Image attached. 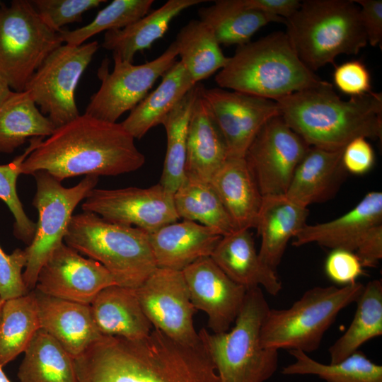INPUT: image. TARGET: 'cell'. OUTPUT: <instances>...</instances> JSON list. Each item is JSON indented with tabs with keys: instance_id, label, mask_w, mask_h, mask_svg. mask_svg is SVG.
I'll return each mask as SVG.
<instances>
[{
	"instance_id": "1",
	"label": "cell",
	"mask_w": 382,
	"mask_h": 382,
	"mask_svg": "<svg viewBox=\"0 0 382 382\" xmlns=\"http://www.w3.org/2000/svg\"><path fill=\"white\" fill-rule=\"evenodd\" d=\"M74 364L78 382H219L201 342L180 344L154 328L138 340L103 335Z\"/></svg>"
},
{
	"instance_id": "2",
	"label": "cell",
	"mask_w": 382,
	"mask_h": 382,
	"mask_svg": "<svg viewBox=\"0 0 382 382\" xmlns=\"http://www.w3.org/2000/svg\"><path fill=\"white\" fill-rule=\"evenodd\" d=\"M145 156L121 123L83 114L42 139L21 166V173L45 171L62 182L79 175H118L139 169Z\"/></svg>"
},
{
	"instance_id": "3",
	"label": "cell",
	"mask_w": 382,
	"mask_h": 382,
	"mask_svg": "<svg viewBox=\"0 0 382 382\" xmlns=\"http://www.w3.org/2000/svg\"><path fill=\"white\" fill-rule=\"evenodd\" d=\"M276 102L279 115L310 146L337 151L357 137L381 139V93L345 100L324 81Z\"/></svg>"
},
{
	"instance_id": "4",
	"label": "cell",
	"mask_w": 382,
	"mask_h": 382,
	"mask_svg": "<svg viewBox=\"0 0 382 382\" xmlns=\"http://www.w3.org/2000/svg\"><path fill=\"white\" fill-rule=\"evenodd\" d=\"M215 81L221 88L277 101L324 81L300 60L285 33L274 32L238 46Z\"/></svg>"
},
{
	"instance_id": "5",
	"label": "cell",
	"mask_w": 382,
	"mask_h": 382,
	"mask_svg": "<svg viewBox=\"0 0 382 382\" xmlns=\"http://www.w3.org/2000/svg\"><path fill=\"white\" fill-rule=\"evenodd\" d=\"M284 24L293 49L313 72L335 64L340 54H357L368 44L354 0L301 1Z\"/></svg>"
},
{
	"instance_id": "6",
	"label": "cell",
	"mask_w": 382,
	"mask_h": 382,
	"mask_svg": "<svg viewBox=\"0 0 382 382\" xmlns=\"http://www.w3.org/2000/svg\"><path fill=\"white\" fill-rule=\"evenodd\" d=\"M270 309L260 287L247 289L240 312L228 331L198 332L200 342L215 368L219 382H265L277 371L278 351L260 342V330Z\"/></svg>"
},
{
	"instance_id": "7",
	"label": "cell",
	"mask_w": 382,
	"mask_h": 382,
	"mask_svg": "<svg viewBox=\"0 0 382 382\" xmlns=\"http://www.w3.org/2000/svg\"><path fill=\"white\" fill-rule=\"evenodd\" d=\"M64 241L100 262L119 286L137 289L157 268L149 233L108 221L92 212L73 215Z\"/></svg>"
},
{
	"instance_id": "8",
	"label": "cell",
	"mask_w": 382,
	"mask_h": 382,
	"mask_svg": "<svg viewBox=\"0 0 382 382\" xmlns=\"http://www.w3.org/2000/svg\"><path fill=\"white\" fill-rule=\"evenodd\" d=\"M364 286L357 282L341 287L315 286L288 308H270L261 326L262 346L306 354L317 350L339 313L356 302Z\"/></svg>"
},
{
	"instance_id": "9",
	"label": "cell",
	"mask_w": 382,
	"mask_h": 382,
	"mask_svg": "<svg viewBox=\"0 0 382 382\" xmlns=\"http://www.w3.org/2000/svg\"><path fill=\"white\" fill-rule=\"evenodd\" d=\"M63 42L41 19L30 1L0 7V78L15 92L25 86Z\"/></svg>"
},
{
	"instance_id": "10",
	"label": "cell",
	"mask_w": 382,
	"mask_h": 382,
	"mask_svg": "<svg viewBox=\"0 0 382 382\" xmlns=\"http://www.w3.org/2000/svg\"><path fill=\"white\" fill-rule=\"evenodd\" d=\"M33 175L36 182L33 205L38 212V221L33 239L24 249L27 263L23 273L24 283L30 291L35 289L42 266L63 243L74 210L98 181V176L87 175L75 186L64 187L60 181L45 171L36 172Z\"/></svg>"
},
{
	"instance_id": "11",
	"label": "cell",
	"mask_w": 382,
	"mask_h": 382,
	"mask_svg": "<svg viewBox=\"0 0 382 382\" xmlns=\"http://www.w3.org/2000/svg\"><path fill=\"white\" fill-rule=\"evenodd\" d=\"M99 47L97 41L74 46L62 45L42 62L25 86L40 112L55 129L80 115L75 91Z\"/></svg>"
},
{
	"instance_id": "12",
	"label": "cell",
	"mask_w": 382,
	"mask_h": 382,
	"mask_svg": "<svg viewBox=\"0 0 382 382\" xmlns=\"http://www.w3.org/2000/svg\"><path fill=\"white\" fill-rule=\"evenodd\" d=\"M114 68L108 72V64L98 70L101 85L91 98L85 114L101 120L116 122L125 112L132 110L149 93L150 89L177 61L173 41L158 57L142 64H133L113 55Z\"/></svg>"
},
{
	"instance_id": "13",
	"label": "cell",
	"mask_w": 382,
	"mask_h": 382,
	"mask_svg": "<svg viewBox=\"0 0 382 382\" xmlns=\"http://www.w3.org/2000/svg\"><path fill=\"white\" fill-rule=\"evenodd\" d=\"M309 147L280 115L263 125L244 156L262 197L286 194Z\"/></svg>"
},
{
	"instance_id": "14",
	"label": "cell",
	"mask_w": 382,
	"mask_h": 382,
	"mask_svg": "<svg viewBox=\"0 0 382 382\" xmlns=\"http://www.w3.org/2000/svg\"><path fill=\"white\" fill-rule=\"evenodd\" d=\"M141 307L154 329L189 346L200 344L194 307L182 271L157 267L137 289Z\"/></svg>"
},
{
	"instance_id": "15",
	"label": "cell",
	"mask_w": 382,
	"mask_h": 382,
	"mask_svg": "<svg viewBox=\"0 0 382 382\" xmlns=\"http://www.w3.org/2000/svg\"><path fill=\"white\" fill-rule=\"evenodd\" d=\"M81 208L108 221L134 226L148 233L180 219L173 195L159 183L148 188H93L84 199Z\"/></svg>"
},
{
	"instance_id": "16",
	"label": "cell",
	"mask_w": 382,
	"mask_h": 382,
	"mask_svg": "<svg viewBox=\"0 0 382 382\" xmlns=\"http://www.w3.org/2000/svg\"><path fill=\"white\" fill-rule=\"evenodd\" d=\"M228 157L244 158L252 141L270 118L279 115L276 101L221 88H202Z\"/></svg>"
},
{
	"instance_id": "17",
	"label": "cell",
	"mask_w": 382,
	"mask_h": 382,
	"mask_svg": "<svg viewBox=\"0 0 382 382\" xmlns=\"http://www.w3.org/2000/svg\"><path fill=\"white\" fill-rule=\"evenodd\" d=\"M117 284L100 262L62 243L40 268L35 289L47 296L91 304L103 289Z\"/></svg>"
},
{
	"instance_id": "18",
	"label": "cell",
	"mask_w": 382,
	"mask_h": 382,
	"mask_svg": "<svg viewBox=\"0 0 382 382\" xmlns=\"http://www.w3.org/2000/svg\"><path fill=\"white\" fill-rule=\"evenodd\" d=\"M182 272L194 307L207 314L212 332L228 331L240 312L247 289L230 279L210 257L196 260Z\"/></svg>"
},
{
	"instance_id": "19",
	"label": "cell",
	"mask_w": 382,
	"mask_h": 382,
	"mask_svg": "<svg viewBox=\"0 0 382 382\" xmlns=\"http://www.w3.org/2000/svg\"><path fill=\"white\" fill-rule=\"evenodd\" d=\"M382 224V192L372 191L350 211L332 221L306 226L294 238L299 247L315 243L335 249L356 252L368 231Z\"/></svg>"
},
{
	"instance_id": "20",
	"label": "cell",
	"mask_w": 382,
	"mask_h": 382,
	"mask_svg": "<svg viewBox=\"0 0 382 382\" xmlns=\"http://www.w3.org/2000/svg\"><path fill=\"white\" fill-rule=\"evenodd\" d=\"M36 294L40 327L74 359L103 335L94 321L90 304Z\"/></svg>"
},
{
	"instance_id": "21",
	"label": "cell",
	"mask_w": 382,
	"mask_h": 382,
	"mask_svg": "<svg viewBox=\"0 0 382 382\" xmlns=\"http://www.w3.org/2000/svg\"><path fill=\"white\" fill-rule=\"evenodd\" d=\"M210 257L230 279L246 289L264 288L269 294L277 296L282 289L277 272L261 261L248 229L235 230L222 236Z\"/></svg>"
},
{
	"instance_id": "22",
	"label": "cell",
	"mask_w": 382,
	"mask_h": 382,
	"mask_svg": "<svg viewBox=\"0 0 382 382\" xmlns=\"http://www.w3.org/2000/svg\"><path fill=\"white\" fill-rule=\"evenodd\" d=\"M200 83L187 130L185 175L210 183L228 158L225 140L202 95Z\"/></svg>"
},
{
	"instance_id": "23",
	"label": "cell",
	"mask_w": 382,
	"mask_h": 382,
	"mask_svg": "<svg viewBox=\"0 0 382 382\" xmlns=\"http://www.w3.org/2000/svg\"><path fill=\"white\" fill-rule=\"evenodd\" d=\"M221 237L205 226L184 219L149 233L157 267L178 271L210 257Z\"/></svg>"
},
{
	"instance_id": "24",
	"label": "cell",
	"mask_w": 382,
	"mask_h": 382,
	"mask_svg": "<svg viewBox=\"0 0 382 382\" xmlns=\"http://www.w3.org/2000/svg\"><path fill=\"white\" fill-rule=\"evenodd\" d=\"M343 149L310 146L297 166L285 195L305 207L331 199L347 172L342 162Z\"/></svg>"
},
{
	"instance_id": "25",
	"label": "cell",
	"mask_w": 382,
	"mask_h": 382,
	"mask_svg": "<svg viewBox=\"0 0 382 382\" xmlns=\"http://www.w3.org/2000/svg\"><path fill=\"white\" fill-rule=\"evenodd\" d=\"M309 211L285 195L262 197L256 228L261 261L277 272L289 240L306 226Z\"/></svg>"
},
{
	"instance_id": "26",
	"label": "cell",
	"mask_w": 382,
	"mask_h": 382,
	"mask_svg": "<svg viewBox=\"0 0 382 382\" xmlns=\"http://www.w3.org/2000/svg\"><path fill=\"white\" fill-rule=\"evenodd\" d=\"M90 305L96 326L104 336L138 340L146 337L154 329L134 289L109 286L101 290Z\"/></svg>"
},
{
	"instance_id": "27",
	"label": "cell",
	"mask_w": 382,
	"mask_h": 382,
	"mask_svg": "<svg viewBox=\"0 0 382 382\" xmlns=\"http://www.w3.org/2000/svg\"><path fill=\"white\" fill-rule=\"evenodd\" d=\"M210 183L236 230L256 228L262 196L244 158L228 157Z\"/></svg>"
},
{
	"instance_id": "28",
	"label": "cell",
	"mask_w": 382,
	"mask_h": 382,
	"mask_svg": "<svg viewBox=\"0 0 382 382\" xmlns=\"http://www.w3.org/2000/svg\"><path fill=\"white\" fill-rule=\"evenodd\" d=\"M204 0H168L163 5L119 30L106 31L102 46L121 59L133 63L137 52L149 50L163 37L171 21L184 10Z\"/></svg>"
},
{
	"instance_id": "29",
	"label": "cell",
	"mask_w": 382,
	"mask_h": 382,
	"mask_svg": "<svg viewBox=\"0 0 382 382\" xmlns=\"http://www.w3.org/2000/svg\"><path fill=\"white\" fill-rule=\"evenodd\" d=\"M180 61L162 76L157 88L131 111L121 125L134 138L141 139L164 118L196 85Z\"/></svg>"
},
{
	"instance_id": "30",
	"label": "cell",
	"mask_w": 382,
	"mask_h": 382,
	"mask_svg": "<svg viewBox=\"0 0 382 382\" xmlns=\"http://www.w3.org/2000/svg\"><path fill=\"white\" fill-rule=\"evenodd\" d=\"M199 20L206 24L219 45L241 46L270 23H283L282 18L246 6L243 0H217L199 8Z\"/></svg>"
},
{
	"instance_id": "31",
	"label": "cell",
	"mask_w": 382,
	"mask_h": 382,
	"mask_svg": "<svg viewBox=\"0 0 382 382\" xmlns=\"http://www.w3.org/2000/svg\"><path fill=\"white\" fill-rule=\"evenodd\" d=\"M54 129L26 91H13L0 106V154L13 153L27 139L49 137Z\"/></svg>"
},
{
	"instance_id": "32",
	"label": "cell",
	"mask_w": 382,
	"mask_h": 382,
	"mask_svg": "<svg viewBox=\"0 0 382 382\" xmlns=\"http://www.w3.org/2000/svg\"><path fill=\"white\" fill-rule=\"evenodd\" d=\"M24 353L17 374L20 382H78L74 358L43 329Z\"/></svg>"
},
{
	"instance_id": "33",
	"label": "cell",
	"mask_w": 382,
	"mask_h": 382,
	"mask_svg": "<svg viewBox=\"0 0 382 382\" xmlns=\"http://www.w3.org/2000/svg\"><path fill=\"white\" fill-rule=\"evenodd\" d=\"M180 219L199 223L224 236L236 230L231 219L212 185L186 175L173 194Z\"/></svg>"
},
{
	"instance_id": "34",
	"label": "cell",
	"mask_w": 382,
	"mask_h": 382,
	"mask_svg": "<svg viewBox=\"0 0 382 382\" xmlns=\"http://www.w3.org/2000/svg\"><path fill=\"white\" fill-rule=\"evenodd\" d=\"M354 318L345 331L328 349L330 363L339 362L369 340L382 335V282H369L356 301Z\"/></svg>"
},
{
	"instance_id": "35",
	"label": "cell",
	"mask_w": 382,
	"mask_h": 382,
	"mask_svg": "<svg viewBox=\"0 0 382 382\" xmlns=\"http://www.w3.org/2000/svg\"><path fill=\"white\" fill-rule=\"evenodd\" d=\"M180 62L195 83H200L226 64L214 34L199 19H192L178 33L175 40Z\"/></svg>"
},
{
	"instance_id": "36",
	"label": "cell",
	"mask_w": 382,
	"mask_h": 382,
	"mask_svg": "<svg viewBox=\"0 0 382 382\" xmlns=\"http://www.w3.org/2000/svg\"><path fill=\"white\" fill-rule=\"evenodd\" d=\"M40 328L34 289L5 301L0 317V366L24 352Z\"/></svg>"
},
{
	"instance_id": "37",
	"label": "cell",
	"mask_w": 382,
	"mask_h": 382,
	"mask_svg": "<svg viewBox=\"0 0 382 382\" xmlns=\"http://www.w3.org/2000/svg\"><path fill=\"white\" fill-rule=\"evenodd\" d=\"M200 83L183 97L161 123L166 133V151L158 183L173 195L185 176L188 125Z\"/></svg>"
},
{
	"instance_id": "38",
	"label": "cell",
	"mask_w": 382,
	"mask_h": 382,
	"mask_svg": "<svg viewBox=\"0 0 382 382\" xmlns=\"http://www.w3.org/2000/svg\"><path fill=\"white\" fill-rule=\"evenodd\" d=\"M289 353L295 361L282 368L283 375H313L325 382H382V366L359 350L339 362L328 364L299 350Z\"/></svg>"
},
{
	"instance_id": "39",
	"label": "cell",
	"mask_w": 382,
	"mask_h": 382,
	"mask_svg": "<svg viewBox=\"0 0 382 382\" xmlns=\"http://www.w3.org/2000/svg\"><path fill=\"white\" fill-rule=\"evenodd\" d=\"M153 0H114L100 10L88 24L74 30H60L58 33L63 42L78 46L91 37L112 30H119L146 15Z\"/></svg>"
},
{
	"instance_id": "40",
	"label": "cell",
	"mask_w": 382,
	"mask_h": 382,
	"mask_svg": "<svg viewBox=\"0 0 382 382\" xmlns=\"http://www.w3.org/2000/svg\"><path fill=\"white\" fill-rule=\"evenodd\" d=\"M43 139H30L29 146L22 154L9 163L0 165V199L6 204L13 216L14 236L28 245L35 236L36 224L28 218L23 208L16 192V181L21 174V164Z\"/></svg>"
},
{
	"instance_id": "41",
	"label": "cell",
	"mask_w": 382,
	"mask_h": 382,
	"mask_svg": "<svg viewBox=\"0 0 382 382\" xmlns=\"http://www.w3.org/2000/svg\"><path fill=\"white\" fill-rule=\"evenodd\" d=\"M42 21L59 33L68 23L81 22L86 11L98 7L105 0H33L30 1Z\"/></svg>"
},
{
	"instance_id": "42",
	"label": "cell",
	"mask_w": 382,
	"mask_h": 382,
	"mask_svg": "<svg viewBox=\"0 0 382 382\" xmlns=\"http://www.w3.org/2000/svg\"><path fill=\"white\" fill-rule=\"evenodd\" d=\"M27 263L25 250L16 248L6 254L0 246V297L7 301L30 292L23 278L22 270Z\"/></svg>"
},
{
	"instance_id": "43",
	"label": "cell",
	"mask_w": 382,
	"mask_h": 382,
	"mask_svg": "<svg viewBox=\"0 0 382 382\" xmlns=\"http://www.w3.org/2000/svg\"><path fill=\"white\" fill-rule=\"evenodd\" d=\"M333 82L340 91L350 97L372 91L370 73L365 64L359 60L346 62L335 66Z\"/></svg>"
},
{
	"instance_id": "44",
	"label": "cell",
	"mask_w": 382,
	"mask_h": 382,
	"mask_svg": "<svg viewBox=\"0 0 382 382\" xmlns=\"http://www.w3.org/2000/svg\"><path fill=\"white\" fill-rule=\"evenodd\" d=\"M363 267L355 253L344 249L332 250L325 263L327 276L342 286L357 282L364 274Z\"/></svg>"
},
{
	"instance_id": "45",
	"label": "cell",
	"mask_w": 382,
	"mask_h": 382,
	"mask_svg": "<svg viewBox=\"0 0 382 382\" xmlns=\"http://www.w3.org/2000/svg\"><path fill=\"white\" fill-rule=\"evenodd\" d=\"M375 154L364 137H357L343 149L342 162L345 170L355 175L367 173L374 166Z\"/></svg>"
},
{
	"instance_id": "46",
	"label": "cell",
	"mask_w": 382,
	"mask_h": 382,
	"mask_svg": "<svg viewBox=\"0 0 382 382\" xmlns=\"http://www.w3.org/2000/svg\"><path fill=\"white\" fill-rule=\"evenodd\" d=\"M359 7V16L367 42L372 47L382 42V1L354 0Z\"/></svg>"
},
{
	"instance_id": "47",
	"label": "cell",
	"mask_w": 382,
	"mask_h": 382,
	"mask_svg": "<svg viewBox=\"0 0 382 382\" xmlns=\"http://www.w3.org/2000/svg\"><path fill=\"white\" fill-rule=\"evenodd\" d=\"M363 267H376L382 258V224L372 227L355 252Z\"/></svg>"
},
{
	"instance_id": "48",
	"label": "cell",
	"mask_w": 382,
	"mask_h": 382,
	"mask_svg": "<svg viewBox=\"0 0 382 382\" xmlns=\"http://www.w3.org/2000/svg\"><path fill=\"white\" fill-rule=\"evenodd\" d=\"M243 4L253 9L278 16L285 21L299 8V0H243Z\"/></svg>"
},
{
	"instance_id": "49",
	"label": "cell",
	"mask_w": 382,
	"mask_h": 382,
	"mask_svg": "<svg viewBox=\"0 0 382 382\" xmlns=\"http://www.w3.org/2000/svg\"><path fill=\"white\" fill-rule=\"evenodd\" d=\"M13 91L6 82L0 78V106L4 103Z\"/></svg>"
},
{
	"instance_id": "50",
	"label": "cell",
	"mask_w": 382,
	"mask_h": 382,
	"mask_svg": "<svg viewBox=\"0 0 382 382\" xmlns=\"http://www.w3.org/2000/svg\"><path fill=\"white\" fill-rule=\"evenodd\" d=\"M0 382H11L2 370L1 366H0Z\"/></svg>"
},
{
	"instance_id": "51",
	"label": "cell",
	"mask_w": 382,
	"mask_h": 382,
	"mask_svg": "<svg viewBox=\"0 0 382 382\" xmlns=\"http://www.w3.org/2000/svg\"><path fill=\"white\" fill-rule=\"evenodd\" d=\"M5 301L0 297V317Z\"/></svg>"
},
{
	"instance_id": "52",
	"label": "cell",
	"mask_w": 382,
	"mask_h": 382,
	"mask_svg": "<svg viewBox=\"0 0 382 382\" xmlns=\"http://www.w3.org/2000/svg\"><path fill=\"white\" fill-rule=\"evenodd\" d=\"M4 3H2L1 1H0V7L2 6Z\"/></svg>"
}]
</instances>
